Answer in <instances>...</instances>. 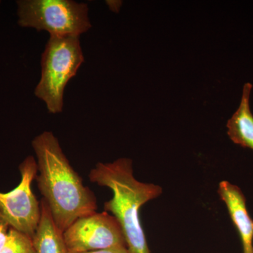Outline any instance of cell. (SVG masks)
Here are the masks:
<instances>
[{
  "label": "cell",
  "instance_id": "cell-3",
  "mask_svg": "<svg viewBox=\"0 0 253 253\" xmlns=\"http://www.w3.org/2000/svg\"><path fill=\"white\" fill-rule=\"evenodd\" d=\"M84 59L77 37H50L42 55L41 81L35 89L49 113L62 112L63 94Z\"/></svg>",
  "mask_w": 253,
  "mask_h": 253
},
{
  "label": "cell",
  "instance_id": "cell-11",
  "mask_svg": "<svg viewBox=\"0 0 253 253\" xmlns=\"http://www.w3.org/2000/svg\"><path fill=\"white\" fill-rule=\"evenodd\" d=\"M10 226L5 218L0 214V252L4 249L9 237Z\"/></svg>",
  "mask_w": 253,
  "mask_h": 253
},
{
  "label": "cell",
  "instance_id": "cell-10",
  "mask_svg": "<svg viewBox=\"0 0 253 253\" xmlns=\"http://www.w3.org/2000/svg\"><path fill=\"white\" fill-rule=\"evenodd\" d=\"M0 253H36L33 239L10 228L7 242Z\"/></svg>",
  "mask_w": 253,
  "mask_h": 253
},
{
  "label": "cell",
  "instance_id": "cell-2",
  "mask_svg": "<svg viewBox=\"0 0 253 253\" xmlns=\"http://www.w3.org/2000/svg\"><path fill=\"white\" fill-rule=\"evenodd\" d=\"M89 179L112 191V199L105 202L104 210L119 222L128 252L151 253L139 213L144 204L162 194V187L138 181L133 174L132 161L126 158L97 163L89 172Z\"/></svg>",
  "mask_w": 253,
  "mask_h": 253
},
{
  "label": "cell",
  "instance_id": "cell-1",
  "mask_svg": "<svg viewBox=\"0 0 253 253\" xmlns=\"http://www.w3.org/2000/svg\"><path fill=\"white\" fill-rule=\"evenodd\" d=\"M32 146L36 153V181L55 224L63 233L78 218L96 212L94 193L83 184L51 131L37 136Z\"/></svg>",
  "mask_w": 253,
  "mask_h": 253
},
{
  "label": "cell",
  "instance_id": "cell-5",
  "mask_svg": "<svg viewBox=\"0 0 253 253\" xmlns=\"http://www.w3.org/2000/svg\"><path fill=\"white\" fill-rule=\"evenodd\" d=\"M21 181L9 192H0V214L10 227L33 239L41 218V204L32 191L38 165L34 157L28 156L19 166Z\"/></svg>",
  "mask_w": 253,
  "mask_h": 253
},
{
  "label": "cell",
  "instance_id": "cell-9",
  "mask_svg": "<svg viewBox=\"0 0 253 253\" xmlns=\"http://www.w3.org/2000/svg\"><path fill=\"white\" fill-rule=\"evenodd\" d=\"M41 218L33 238L36 253H68L63 232L55 224L45 201L42 199Z\"/></svg>",
  "mask_w": 253,
  "mask_h": 253
},
{
  "label": "cell",
  "instance_id": "cell-4",
  "mask_svg": "<svg viewBox=\"0 0 253 253\" xmlns=\"http://www.w3.org/2000/svg\"><path fill=\"white\" fill-rule=\"evenodd\" d=\"M18 23L23 28L45 31L50 37H77L91 25L88 6L71 0H21L17 1Z\"/></svg>",
  "mask_w": 253,
  "mask_h": 253
},
{
  "label": "cell",
  "instance_id": "cell-12",
  "mask_svg": "<svg viewBox=\"0 0 253 253\" xmlns=\"http://www.w3.org/2000/svg\"><path fill=\"white\" fill-rule=\"evenodd\" d=\"M129 253L126 247L116 248L107 250H101V251H89L84 253Z\"/></svg>",
  "mask_w": 253,
  "mask_h": 253
},
{
  "label": "cell",
  "instance_id": "cell-7",
  "mask_svg": "<svg viewBox=\"0 0 253 253\" xmlns=\"http://www.w3.org/2000/svg\"><path fill=\"white\" fill-rule=\"evenodd\" d=\"M217 192L226 205L231 221L239 233L243 253H253V219L250 216L242 190L235 184L224 180L219 182Z\"/></svg>",
  "mask_w": 253,
  "mask_h": 253
},
{
  "label": "cell",
  "instance_id": "cell-8",
  "mask_svg": "<svg viewBox=\"0 0 253 253\" xmlns=\"http://www.w3.org/2000/svg\"><path fill=\"white\" fill-rule=\"evenodd\" d=\"M253 84L247 83L243 88L239 107L226 124L227 134L234 144L253 151V114L250 97Z\"/></svg>",
  "mask_w": 253,
  "mask_h": 253
},
{
  "label": "cell",
  "instance_id": "cell-6",
  "mask_svg": "<svg viewBox=\"0 0 253 253\" xmlns=\"http://www.w3.org/2000/svg\"><path fill=\"white\" fill-rule=\"evenodd\" d=\"M63 236L68 253L126 248L119 222L106 211L78 218L63 231Z\"/></svg>",
  "mask_w": 253,
  "mask_h": 253
}]
</instances>
